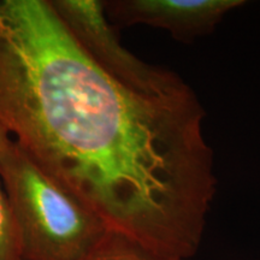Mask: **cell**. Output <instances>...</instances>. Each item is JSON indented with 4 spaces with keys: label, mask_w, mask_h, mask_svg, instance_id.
<instances>
[{
    "label": "cell",
    "mask_w": 260,
    "mask_h": 260,
    "mask_svg": "<svg viewBox=\"0 0 260 260\" xmlns=\"http://www.w3.org/2000/svg\"><path fill=\"white\" fill-rule=\"evenodd\" d=\"M193 89L139 93L100 69L50 0H0V123L110 230L188 260L216 194Z\"/></svg>",
    "instance_id": "6da1fadb"
},
{
    "label": "cell",
    "mask_w": 260,
    "mask_h": 260,
    "mask_svg": "<svg viewBox=\"0 0 260 260\" xmlns=\"http://www.w3.org/2000/svg\"><path fill=\"white\" fill-rule=\"evenodd\" d=\"M0 178L22 260H81L109 233L92 206L45 171L14 139L0 153Z\"/></svg>",
    "instance_id": "7a4b0ae2"
},
{
    "label": "cell",
    "mask_w": 260,
    "mask_h": 260,
    "mask_svg": "<svg viewBox=\"0 0 260 260\" xmlns=\"http://www.w3.org/2000/svg\"><path fill=\"white\" fill-rule=\"evenodd\" d=\"M50 4L84 53L118 82L152 96H177L191 90L177 74L139 59L123 46L104 2L50 0Z\"/></svg>",
    "instance_id": "3957f363"
},
{
    "label": "cell",
    "mask_w": 260,
    "mask_h": 260,
    "mask_svg": "<svg viewBox=\"0 0 260 260\" xmlns=\"http://www.w3.org/2000/svg\"><path fill=\"white\" fill-rule=\"evenodd\" d=\"M242 0H116L105 3L113 25L144 24L168 30L178 41L190 42L214 30Z\"/></svg>",
    "instance_id": "277c9868"
},
{
    "label": "cell",
    "mask_w": 260,
    "mask_h": 260,
    "mask_svg": "<svg viewBox=\"0 0 260 260\" xmlns=\"http://www.w3.org/2000/svg\"><path fill=\"white\" fill-rule=\"evenodd\" d=\"M81 260H181L149 251L122 234L109 230L102 241Z\"/></svg>",
    "instance_id": "5b68a950"
},
{
    "label": "cell",
    "mask_w": 260,
    "mask_h": 260,
    "mask_svg": "<svg viewBox=\"0 0 260 260\" xmlns=\"http://www.w3.org/2000/svg\"><path fill=\"white\" fill-rule=\"evenodd\" d=\"M8 129L0 123V153L11 141ZM0 260H22L17 228L6 198L4 188L0 186Z\"/></svg>",
    "instance_id": "8992f818"
}]
</instances>
